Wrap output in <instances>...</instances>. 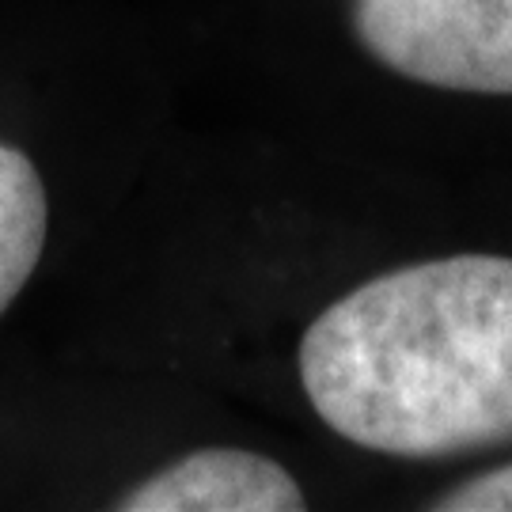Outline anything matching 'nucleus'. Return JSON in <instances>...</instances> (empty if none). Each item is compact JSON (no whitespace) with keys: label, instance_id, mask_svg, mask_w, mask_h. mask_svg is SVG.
<instances>
[{"label":"nucleus","instance_id":"obj_3","mask_svg":"<svg viewBox=\"0 0 512 512\" xmlns=\"http://www.w3.org/2000/svg\"><path fill=\"white\" fill-rule=\"evenodd\" d=\"M308 505L296 478L243 448H202L175 459L114 509L126 512H300Z\"/></svg>","mask_w":512,"mask_h":512},{"label":"nucleus","instance_id":"obj_1","mask_svg":"<svg viewBox=\"0 0 512 512\" xmlns=\"http://www.w3.org/2000/svg\"><path fill=\"white\" fill-rule=\"evenodd\" d=\"M300 384L338 437L380 456L509 444L512 258H433L357 285L304 330Z\"/></svg>","mask_w":512,"mask_h":512},{"label":"nucleus","instance_id":"obj_4","mask_svg":"<svg viewBox=\"0 0 512 512\" xmlns=\"http://www.w3.org/2000/svg\"><path fill=\"white\" fill-rule=\"evenodd\" d=\"M46 217V190L35 164L0 141V315L35 274Z\"/></svg>","mask_w":512,"mask_h":512},{"label":"nucleus","instance_id":"obj_2","mask_svg":"<svg viewBox=\"0 0 512 512\" xmlns=\"http://www.w3.org/2000/svg\"><path fill=\"white\" fill-rule=\"evenodd\" d=\"M353 31L414 84L512 95V0H353Z\"/></svg>","mask_w":512,"mask_h":512},{"label":"nucleus","instance_id":"obj_5","mask_svg":"<svg viewBox=\"0 0 512 512\" xmlns=\"http://www.w3.org/2000/svg\"><path fill=\"white\" fill-rule=\"evenodd\" d=\"M437 512H512V463L463 482L433 501Z\"/></svg>","mask_w":512,"mask_h":512}]
</instances>
